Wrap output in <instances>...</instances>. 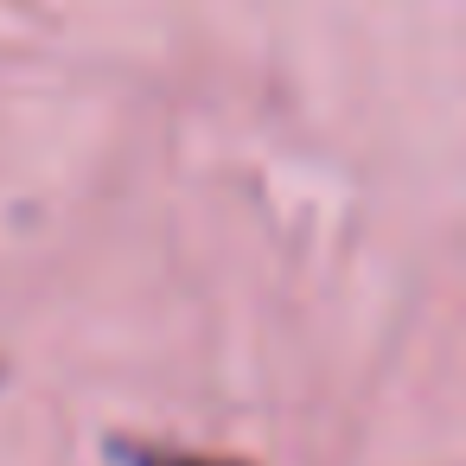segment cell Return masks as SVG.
<instances>
[{
  "label": "cell",
  "mask_w": 466,
  "mask_h": 466,
  "mask_svg": "<svg viewBox=\"0 0 466 466\" xmlns=\"http://www.w3.org/2000/svg\"><path fill=\"white\" fill-rule=\"evenodd\" d=\"M128 466H243V460H218V453H173V447H122Z\"/></svg>",
  "instance_id": "cell-1"
}]
</instances>
